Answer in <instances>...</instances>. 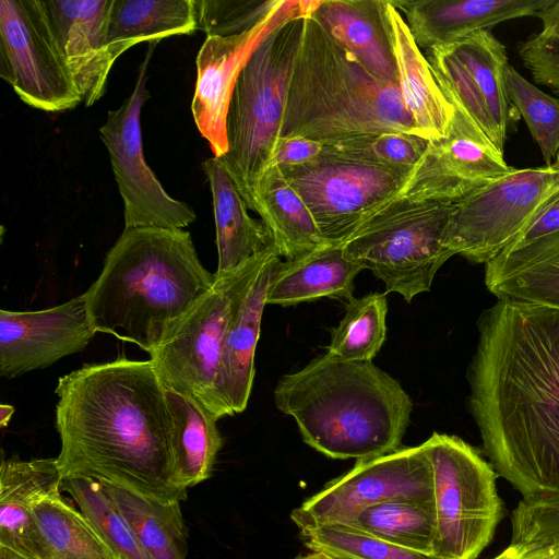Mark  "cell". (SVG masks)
<instances>
[{
  "mask_svg": "<svg viewBox=\"0 0 559 559\" xmlns=\"http://www.w3.org/2000/svg\"><path fill=\"white\" fill-rule=\"evenodd\" d=\"M385 294L370 293L346 302L345 313L331 332L326 354L347 361H372L386 336Z\"/></svg>",
  "mask_w": 559,
  "mask_h": 559,
  "instance_id": "836d02e7",
  "label": "cell"
},
{
  "mask_svg": "<svg viewBox=\"0 0 559 559\" xmlns=\"http://www.w3.org/2000/svg\"><path fill=\"white\" fill-rule=\"evenodd\" d=\"M281 0H195L198 28L207 36H233L263 21Z\"/></svg>",
  "mask_w": 559,
  "mask_h": 559,
  "instance_id": "74e56055",
  "label": "cell"
},
{
  "mask_svg": "<svg viewBox=\"0 0 559 559\" xmlns=\"http://www.w3.org/2000/svg\"><path fill=\"white\" fill-rule=\"evenodd\" d=\"M311 17L369 73L399 83L388 0H320Z\"/></svg>",
  "mask_w": 559,
  "mask_h": 559,
  "instance_id": "7402d4cb",
  "label": "cell"
},
{
  "mask_svg": "<svg viewBox=\"0 0 559 559\" xmlns=\"http://www.w3.org/2000/svg\"><path fill=\"white\" fill-rule=\"evenodd\" d=\"M281 171L307 204L323 239L343 245L396 197L412 169L324 146L313 160Z\"/></svg>",
  "mask_w": 559,
  "mask_h": 559,
  "instance_id": "9c48e42d",
  "label": "cell"
},
{
  "mask_svg": "<svg viewBox=\"0 0 559 559\" xmlns=\"http://www.w3.org/2000/svg\"><path fill=\"white\" fill-rule=\"evenodd\" d=\"M509 99L537 143L545 166L559 154V98L550 96L523 78L511 64L506 70Z\"/></svg>",
  "mask_w": 559,
  "mask_h": 559,
  "instance_id": "d590c367",
  "label": "cell"
},
{
  "mask_svg": "<svg viewBox=\"0 0 559 559\" xmlns=\"http://www.w3.org/2000/svg\"><path fill=\"white\" fill-rule=\"evenodd\" d=\"M490 559H559V536L542 544L511 543Z\"/></svg>",
  "mask_w": 559,
  "mask_h": 559,
  "instance_id": "ee69618b",
  "label": "cell"
},
{
  "mask_svg": "<svg viewBox=\"0 0 559 559\" xmlns=\"http://www.w3.org/2000/svg\"><path fill=\"white\" fill-rule=\"evenodd\" d=\"M444 95L454 107L448 134L429 141L393 200L456 202L515 169L464 107Z\"/></svg>",
  "mask_w": 559,
  "mask_h": 559,
  "instance_id": "2e32d148",
  "label": "cell"
},
{
  "mask_svg": "<svg viewBox=\"0 0 559 559\" xmlns=\"http://www.w3.org/2000/svg\"><path fill=\"white\" fill-rule=\"evenodd\" d=\"M213 199L218 263L216 273L230 271L274 248L262 221L252 218L248 205L217 157L203 162Z\"/></svg>",
  "mask_w": 559,
  "mask_h": 559,
  "instance_id": "484cf974",
  "label": "cell"
},
{
  "mask_svg": "<svg viewBox=\"0 0 559 559\" xmlns=\"http://www.w3.org/2000/svg\"><path fill=\"white\" fill-rule=\"evenodd\" d=\"M93 330L84 295L38 311L0 310V374L13 379L83 350Z\"/></svg>",
  "mask_w": 559,
  "mask_h": 559,
  "instance_id": "ac0fdd59",
  "label": "cell"
},
{
  "mask_svg": "<svg viewBox=\"0 0 559 559\" xmlns=\"http://www.w3.org/2000/svg\"><path fill=\"white\" fill-rule=\"evenodd\" d=\"M299 531L310 550L338 559H441L402 548L348 525L326 524Z\"/></svg>",
  "mask_w": 559,
  "mask_h": 559,
  "instance_id": "8d00e7d4",
  "label": "cell"
},
{
  "mask_svg": "<svg viewBox=\"0 0 559 559\" xmlns=\"http://www.w3.org/2000/svg\"><path fill=\"white\" fill-rule=\"evenodd\" d=\"M43 4L83 102L91 107L104 95L115 63L107 44L112 0H43Z\"/></svg>",
  "mask_w": 559,
  "mask_h": 559,
  "instance_id": "ffe728a7",
  "label": "cell"
},
{
  "mask_svg": "<svg viewBox=\"0 0 559 559\" xmlns=\"http://www.w3.org/2000/svg\"><path fill=\"white\" fill-rule=\"evenodd\" d=\"M536 17L542 22V35L559 39V0H550Z\"/></svg>",
  "mask_w": 559,
  "mask_h": 559,
  "instance_id": "f6af8a7d",
  "label": "cell"
},
{
  "mask_svg": "<svg viewBox=\"0 0 559 559\" xmlns=\"http://www.w3.org/2000/svg\"><path fill=\"white\" fill-rule=\"evenodd\" d=\"M56 394L63 479L97 480L162 502L186 499L173 480L171 417L151 360L86 364L60 377Z\"/></svg>",
  "mask_w": 559,
  "mask_h": 559,
  "instance_id": "7a4b0ae2",
  "label": "cell"
},
{
  "mask_svg": "<svg viewBox=\"0 0 559 559\" xmlns=\"http://www.w3.org/2000/svg\"><path fill=\"white\" fill-rule=\"evenodd\" d=\"M412 36L426 50L454 43L499 23L536 16L550 0H391Z\"/></svg>",
  "mask_w": 559,
  "mask_h": 559,
  "instance_id": "44dd1931",
  "label": "cell"
},
{
  "mask_svg": "<svg viewBox=\"0 0 559 559\" xmlns=\"http://www.w3.org/2000/svg\"><path fill=\"white\" fill-rule=\"evenodd\" d=\"M267 251L230 271L215 272L212 288L174 324L150 354L165 389L198 401L218 419L226 414L218 403L215 386L234 300Z\"/></svg>",
  "mask_w": 559,
  "mask_h": 559,
  "instance_id": "30bf717a",
  "label": "cell"
},
{
  "mask_svg": "<svg viewBox=\"0 0 559 559\" xmlns=\"http://www.w3.org/2000/svg\"><path fill=\"white\" fill-rule=\"evenodd\" d=\"M276 248L239 289L224 335L216 379V397L226 416L246 409L254 378V354L272 277L280 265Z\"/></svg>",
  "mask_w": 559,
  "mask_h": 559,
  "instance_id": "d6986e66",
  "label": "cell"
},
{
  "mask_svg": "<svg viewBox=\"0 0 559 559\" xmlns=\"http://www.w3.org/2000/svg\"><path fill=\"white\" fill-rule=\"evenodd\" d=\"M516 49L534 81L559 98V39L538 32L519 43Z\"/></svg>",
  "mask_w": 559,
  "mask_h": 559,
  "instance_id": "60d3db41",
  "label": "cell"
},
{
  "mask_svg": "<svg viewBox=\"0 0 559 559\" xmlns=\"http://www.w3.org/2000/svg\"><path fill=\"white\" fill-rule=\"evenodd\" d=\"M13 413H14V407L12 405H9V404L0 405V426L1 427H5L9 424Z\"/></svg>",
  "mask_w": 559,
  "mask_h": 559,
  "instance_id": "bcb514c9",
  "label": "cell"
},
{
  "mask_svg": "<svg viewBox=\"0 0 559 559\" xmlns=\"http://www.w3.org/2000/svg\"><path fill=\"white\" fill-rule=\"evenodd\" d=\"M0 76L36 109L57 112L83 100L43 0H0Z\"/></svg>",
  "mask_w": 559,
  "mask_h": 559,
  "instance_id": "7c38bea8",
  "label": "cell"
},
{
  "mask_svg": "<svg viewBox=\"0 0 559 559\" xmlns=\"http://www.w3.org/2000/svg\"><path fill=\"white\" fill-rule=\"evenodd\" d=\"M0 559H32L7 546L0 545Z\"/></svg>",
  "mask_w": 559,
  "mask_h": 559,
  "instance_id": "7dc6e473",
  "label": "cell"
},
{
  "mask_svg": "<svg viewBox=\"0 0 559 559\" xmlns=\"http://www.w3.org/2000/svg\"><path fill=\"white\" fill-rule=\"evenodd\" d=\"M364 269L350 260L342 245L325 243L277 266L266 304L294 306L328 297L345 302L354 298V281Z\"/></svg>",
  "mask_w": 559,
  "mask_h": 559,
  "instance_id": "d4e9b609",
  "label": "cell"
},
{
  "mask_svg": "<svg viewBox=\"0 0 559 559\" xmlns=\"http://www.w3.org/2000/svg\"><path fill=\"white\" fill-rule=\"evenodd\" d=\"M295 559H338V558H335L333 556H330V555L321 552V551H311L308 555L298 556Z\"/></svg>",
  "mask_w": 559,
  "mask_h": 559,
  "instance_id": "c3c4849f",
  "label": "cell"
},
{
  "mask_svg": "<svg viewBox=\"0 0 559 559\" xmlns=\"http://www.w3.org/2000/svg\"><path fill=\"white\" fill-rule=\"evenodd\" d=\"M171 417L173 480L182 489L207 479L223 445L218 418L198 401L167 390Z\"/></svg>",
  "mask_w": 559,
  "mask_h": 559,
  "instance_id": "83f0119b",
  "label": "cell"
},
{
  "mask_svg": "<svg viewBox=\"0 0 559 559\" xmlns=\"http://www.w3.org/2000/svg\"><path fill=\"white\" fill-rule=\"evenodd\" d=\"M195 29V0H112L107 44L116 61L142 41L191 35Z\"/></svg>",
  "mask_w": 559,
  "mask_h": 559,
  "instance_id": "f546056e",
  "label": "cell"
},
{
  "mask_svg": "<svg viewBox=\"0 0 559 559\" xmlns=\"http://www.w3.org/2000/svg\"><path fill=\"white\" fill-rule=\"evenodd\" d=\"M559 187V154L549 166L514 169L455 202L452 252L487 264L499 255Z\"/></svg>",
  "mask_w": 559,
  "mask_h": 559,
  "instance_id": "8fae6325",
  "label": "cell"
},
{
  "mask_svg": "<svg viewBox=\"0 0 559 559\" xmlns=\"http://www.w3.org/2000/svg\"><path fill=\"white\" fill-rule=\"evenodd\" d=\"M432 467L436 535L432 555L476 559L504 516L493 466L463 439L433 432L421 443Z\"/></svg>",
  "mask_w": 559,
  "mask_h": 559,
  "instance_id": "ba28073f",
  "label": "cell"
},
{
  "mask_svg": "<svg viewBox=\"0 0 559 559\" xmlns=\"http://www.w3.org/2000/svg\"><path fill=\"white\" fill-rule=\"evenodd\" d=\"M514 520L527 543H546L559 536V492L535 499H521Z\"/></svg>",
  "mask_w": 559,
  "mask_h": 559,
  "instance_id": "ab89813d",
  "label": "cell"
},
{
  "mask_svg": "<svg viewBox=\"0 0 559 559\" xmlns=\"http://www.w3.org/2000/svg\"><path fill=\"white\" fill-rule=\"evenodd\" d=\"M157 41H152L132 93L109 110L99 136L105 144L123 201L124 228L158 227L183 229L197 215L185 202L170 197L144 159L141 110L150 98L145 88L148 61Z\"/></svg>",
  "mask_w": 559,
  "mask_h": 559,
  "instance_id": "5bb4252c",
  "label": "cell"
},
{
  "mask_svg": "<svg viewBox=\"0 0 559 559\" xmlns=\"http://www.w3.org/2000/svg\"><path fill=\"white\" fill-rule=\"evenodd\" d=\"M403 103L420 135L436 141L448 134L454 107L440 88L427 58L415 43L405 19L388 0Z\"/></svg>",
  "mask_w": 559,
  "mask_h": 559,
  "instance_id": "cb8c5ba5",
  "label": "cell"
},
{
  "mask_svg": "<svg viewBox=\"0 0 559 559\" xmlns=\"http://www.w3.org/2000/svg\"><path fill=\"white\" fill-rule=\"evenodd\" d=\"M278 411L302 440L338 460H368L401 448L413 402L400 382L372 361L328 354L284 374L274 389Z\"/></svg>",
  "mask_w": 559,
  "mask_h": 559,
  "instance_id": "277c9868",
  "label": "cell"
},
{
  "mask_svg": "<svg viewBox=\"0 0 559 559\" xmlns=\"http://www.w3.org/2000/svg\"><path fill=\"white\" fill-rule=\"evenodd\" d=\"M33 515L37 559H123L62 496L41 501Z\"/></svg>",
  "mask_w": 559,
  "mask_h": 559,
  "instance_id": "1f68e13d",
  "label": "cell"
},
{
  "mask_svg": "<svg viewBox=\"0 0 559 559\" xmlns=\"http://www.w3.org/2000/svg\"><path fill=\"white\" fill-rule=\"evenodd\" d=\"M191 234L158 227L124 228L98 278L83 293L90 323L148 354L215 283Z\"/></svg>",
  "mask_w": 559,
  "mask_h": 559,
  "instance_id": "3957f363",
  "label": "cell"
},
{
  "mask_svg": "<svg viewBox=\"0 0 559 559\" xmlns=\"http://www.w3.org/2000/svg\"><path fill=\"white\" fill-rule=\"evenodd\" d=\"M455 202L392 200L342 246L345 254L407 302L429 292L454 255L448 243Z\"/></svg>",
  "mask_w": 559,
  "mask_h": 559,
  "instance_id": "52a82bcc",
  "label": "cell"
},
{
  "mask_svg": "<svg viewBox=\"0 0 559 559\" xmlns=\"http://www.w3.org/2000/svg\"><path fill=\"white\" fill-rule=\"evenodd\" d=\"M323 147V144L302 136L280 139L271 165L280 169L300 166L313 160Z\"/></svg>",
  "mask_w": 559,
  "mask_h": 559,
  "instance_id": "7bdbcfd3",
  "label": "cell"
},
{
  "mask_svg": "<svg viewBox=\"0 0 559 559\" xmlns=\"http://www.w3.org/2000/svg\"><path fill=\"white\" fill-rule=\"evenodd\" d=\"M469 406L484 454L522 499L559 492V309L498 299L479 319Z\"/></svg>",
  "mask_w": 559,
  "mask_h": 559,
  "instance_id": "6da1fadb",
  "label": "cell"
},
{
  "mask_svg": "<svg viewBox=\"0 0 559 559\" xmlns=\"http://www.w3.org/2000/svg\"><path fill=\"white\" fill-rule=\"evenodd\" d=\"M63 477L53 459H2L0 467V545L37 559L34 509L61 496Z\"/></svg>",
  "mask_w": 559,
  "mask_h": 559,
  "instance_id": "603a6c76",
  "label": "cell"
},
{
  "mask_svg": "<svg viewBox=\"0 0 559 559\" xmlns=\"http://www.w3.org/2000/svg\"><path fill=\"white\" fill-rule=\"evenodd\" d=\"M251 210L260 215L280 255L286 260L329 243L305 201L274 165L258 181Z\"/></svg>",
  "mask_w": 559,
  "mask_h": 559,
  "instance_id": "f1b7e54d",
  "label": "cell"
},
{
  "mask_svg": "<svg viewBox=\"0 0 559 559\" xmlns=\"http://www.w3.org/2000/svg\"><path fill=\"white\" fill-rule=\"evenodd\" d=\"M319 0H281L258 25L233 36H206L197 63V82L191 112L200 134L214 157L228 151L226 119L237 79L261 41L281 25L311 16Z\"/></svg>",
  "mask_w": 559,
  "mask_h": 559,
  "instance_id": "e0dca14e",
  "label": "cell"
},
{
  "mask_svg": "<svg viewBox=\"0 0 559 559\" xmlns=\"http://www.w3.org/2000/svg\"><path fill=\"white\" fill-rule=\"evenodd\" d=\"M306 17L270 33L242 68L229 103L227 153L218 159L249 210L255 186L271 166L280 140L288 84Z\"/></svg>",
  "mask_w": 559,
  "mask_h": 559,
  "instance_id": "8992f818",
  "label": "cell"
},
{
  "mask_svg": "<svg viewBox=\"0 0 559 559\" xmlns=\"http://www.w3.org/2000/svg\"><path fill=\"white\" fill-rule=\"evenodd\" d=\"M389 501L433 508L432 467L423 444L357 461L350 471L295 509L290 518L299 530L326 524L349 526L362 510Z\"/></svg>",
  "mask_w": 559,
  "mask_h": 559,
  "instance_id": "4fadbf2b",
  "label": "cell"
},
{
  "mask_svg": "<svg viewBox=\"0 0 559 559\" xmlns=\"http://www.w3.org/2000/svg\"><path fill=\"white\" fill-rule=\"evenodd\" d=\"M428 144L429 141L418 134L392 131L355 139L334 146L362 158L413 169L421 159Z\"/></svg>",
  "mask_w": 559,
  "mask_h": 559,
  "instance_id": "f35d334b",
  "label": "cell"
},
{
  "mask_svg": "<svg viewBox=\"0 0 559 559\" xmlns=\"http://www.w3.org/2000/svg\"><path fill=\"white\" fill-rule=\"evenodd\" d=\"M485 284L498 299H513L559 309V234L485 267Z\"/></svg>",
  "mask_w": 559,
  "mask_h": 559,
  "instance_id": "4316f807",
  "label": "cell"
},
{
  "mask_svg": "<svg viewBox=\"0 0 559 559\" xmlns=\"http://www.w3.org/2000/svg\"><path fill=\"white\" fill-rule=\"evenodd\" d=\"M557 234H559V187L500 254L514 253Z\"/></svg>",
  "mask_w": 559,
  "mask_h": 559,
  "instance_id": "b9f144b4",
  "label": "cell"
},
{
  "mask_svg": "<svg viewBox=\"0 0 559 559\" xmlns=\"http://www.w3.org/2000/svg\"><path fill=\"white\" fill-rule=\"evenodd\" d=\"M151 559H186L188 528L180 501L162 502L102 483Z\"/></svg>",
  "mask_w": 559,
  "mask_h": 559,
  "instance_id": "4dcf8cb0",
  "label": "cell"
},
{
  "mask_svg": "<svg viewBox=\"0 0 559 559\" xmlns=\"http://www.w3.org/2000/svg\"><path fill=\"white\" fill-rule=\"evenodd\" d=\"M392 131L420 135L399 83L373 76L311 16L306 17L280 139L302 136L334 146Z\"/></svg>",
  "mask_w": 559,
  "mask_h": 559,
  "instance_id": "5b68a950",
  "label": "cell"
},
{
  "mask_svg": "<svg viewBox=\"0 0 559 559\" xmlns=\"http://www.w3.org/2000/svg\"><path fill=\"white\" fill-rule=\"evenodd\" d=\"M393 545L432 555L435 509L412 501H389L362 510L349 525Z\"/></svg>",
  "mask_w": 559,
  "mask_h": 559,
  "instance_id": "d6a6232c",
  "label": "cell"
},
{
  "mask_svg": "<svg viewBox=\"0 0 559 559\" xmlns=\"http://www.w3.org/2000/svg\"><path fill=\"white\" fill-rule=\"evenodd\" d=\"M426 58L442 92L455 98L503 152L519 119L507 93L504 45L490 31H478L428 49Z\"/></svg>",
  "mask_w": 559,
  "mask_h": 559,
  "instance_id": "9a60e30c",
  "label": "cell"
},
{
  "mask_svg": "<svg viewBox=\"0 0 559 559\" xmlns=\"http://www.w3.org/2000/svg\"><path fill=\"white\" fill-rule=\"evenodd\" d=\"M62 490L72 497L79 510L120 557L151 559L102 483L83 478H64Z\"/></svg>",
  "mask_w": 559,
  "mask_h": 559,
  "instance_id": "e575fe53",
  "label": "cell"
}]
</instances>
